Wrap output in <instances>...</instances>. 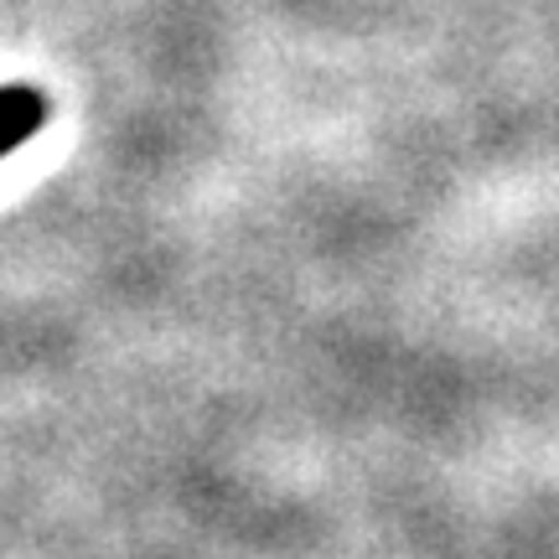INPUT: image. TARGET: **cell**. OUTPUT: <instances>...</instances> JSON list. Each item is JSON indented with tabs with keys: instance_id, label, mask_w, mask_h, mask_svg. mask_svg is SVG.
<instances>
[{
	"instance_id": "1",
	"label": "cell",
	"mask_w": 559,
	"mask_h": 559,
	"mask_svg": "<svg viewBox=\"0 0 559 559\" xmlns=\"http://www.w3.org/2000/svg\"><path fill=\"white\" fill-rule=\"evenodd\" d=\"M52 120V99L32 88V83H5L0 88V160L16 156L41 124Z\"/></svg>"
}]
</instances>
